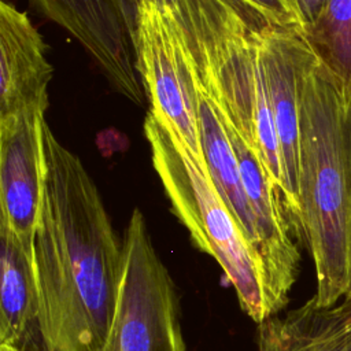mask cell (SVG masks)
Segmentation results:
<instances>
[{
  "label": "cell",
  "instance_id": "6da1fadb",
  "mask_svg": "<svg viewBox=\"0 0 351 351\" xmlns=\"http://www.w3.org/2000/svg\"><path fill=\"white\" fill-rule=\"evenodd\" d=\"M47 181L33 243L44 351H103L117 311L123 243L80 158L45 123Z\"/></svg>",
  "mask_w": 351,
  "mask_h": 351
},
{
  "label": "cell",
  "instance_id": "7a4b0ae2",
  "mask_svg": "<svg viewBox=\"0 0 351 351\" xmlns=\"http://www.w3.org/2000/svg\"><path fill=\"white\" fill-rule=\"evenodd\" d=\"M298 240L314 263L313 299L351 293V90L317 58L300 90Z\"/></svg>",
  "mask_w": 351,
  "mask_h": 351
},
{
  "label": "cell",
  "instance_id": "3957f363",
  "mask_svg": "<svg viewBox=\"0 0 351 351\" xmlns=\"http://www.w3.org/2000/svg\"><path fill=\"white\" fill-rule=\"evenodd\" d=\"M219 115L261 156L282 197V162L262 64L267 25L237 0H180L176 15Z\"/></svg>",
  "mask_w": 351,
  "mask_h": 351
},
{
  "label": "cell",
  "instance_id": "277c9868",
  "mask_svg": "<svg viewBox=\"0 0 351 351\" xmlns=\"http://www.w3.org/2000/svg\"><path fill=\"white\" fill-rule=\"evenodd\" d=\"M144 133L171 208L193 244L222 267L241 310L252 321L261 324L273 317L262 265L208 173L151 112L145 117Z\"/></svg>",
  "mask_w": 351,
  "mask_h": 351
},
{
  "label": "cell",
  "instance_id": "5b68a950",
  "mask_svg": "<svg viewBox=\"0 0 351 351\" xmlns=\"http://www.w3.org/2000/svg\"><path fill=\"white\" fill-rule=\"evenodd\" d=\"M117 311L103 351H186L174 282L136 208L123 237Z\"/></svg>",
  "mask_w": 351,
  "mask_h": 351
},
{
  "label": "cell",
  "instance_id": "8992f818",
  "mask_svg": "<svg viewBox=\"0 0 351 351\" xmlns=\"http://www.w3.org/2000/svg\"><path fill=\"white\" fill-rule=\"evenodd\" d=\"M133 48L149 112L207 171L197 117L199 71L182 26L174 15L140 4Z\"/></svg>",
  "mask_w": 351,
  "mask_h": 351
},
{
  "label": "cell",
  "instance_id": "52a82bcc",
  "mask_svg": "<svg viewBox=\"0 0 351 351\" xmlns=\"http://www.w3.org/2000/svg\"><path fill=\"white\" fill-rule=\"evenodd\" d=\"M261 55L270 111L281 152L282 202L298 239L300 90L303 78L317 56L300 30L271 25H265L262 29Z\"/></svg>",
  "mask_w": 351,
  "mask_h": 351
},
{
  "label": "cell",
  "instance_id": "ba28073f",
  "mask_svg": "<svg viewBox=\"0 0 351 351\" xmlns=\"http://www.w3.org/2000/svg\"><path fill=\"white\" fill-rule=\"evenodd\" d=\"M45 110L0 118V221L33 252L47 181Z\"/></svg>",
  "mask_w": 351,
  "mask_h": 351
},
{
  "label": "cell",
  "instance_id": "9c48e42d",
  "mask_svg": "<svg viewBox=\"0 0 351 351\" xmlns=\"http://www.w3.org/2000/svg\"><path fill=\"white\" fill-rule=\"evenodd\" d=\"M30 1L82 45L119 93L136 104L144 101L132 38L110 0Z\"/></svg>",
  "mask_w": 351,
  "mask_h": 351
},
{
  "label": "cell",
  "instance_id": "30bf717a",
  "mask_svg": "<svg viewBox=\"0 0 351 351\" xmlns=\"http://www.w3.org/2000/svg\"><path fill=\"white\" fill-rule=\"evenodd\" d=\"M53 67L45 43L26 12L0 3V118L48 107Z\"/></svg>",
  "mask_w": 351,
  "mask_h": 351
},
{
  "label": "cell",
  "instance_id": "8fae6325",
  "mask_svg": "<svg viewBox=\"0 0 351 351\" xmlns=\"http://www.w3.org/2000/svg\"><path fill=\"white\" fill-rule=\"evenodd\" d=\"M0 344L44 351L33 252L0 221Z\"/></svg>",
  "mask_w": 351,
  "mask_h": 351
},
{
  "label": "cell",
  "instance_id": "7c38bea8",
  "mask_svg": "<svg viewBox=\"0 0 351 351\" xmlns=\"http://www.w3.org/2000/svg\"><path fill=\"white\" fill-rule=\"evenodd\" d=\"M256 351H351V293L333 306L311 296L258 324Z\"/></svg>",
  "mask_w": 351,
  "mask_h": 351
},
{
  "label": "cell",
  "instance_id": "4fadbf2b",
  "mask_svg": "<svg viewBox=\"0 0 351 351\" xmlns=\"http://www.w3.org/2000/svg\"><path fill=\"white\" fill-rule=\"evenodd\" d=\"M197 117L200 144L208 177L259 259L255 217L243 188L237 158L218 110L202 85L200 75L197 86Z\"/></svg>",
  "mask_w": 351,
  "mask_h": 351
},
{
  "label": "cell",
  "instance_id": "5bb4252c",
  "mask_svg": "<svg viewBox=\"0 0 351 351\" xmlns=\"http://www.w3.org/2000/svg\"><path fill=\"white\" fill-rule=\"evenodd\" d=\"M303 36L318 60L351 90V0H330Z\"/></svg>",
  "mask_w": 351,
  "mask_h": 351
},
{
  "label": "cell",
  "instance_id": "9a60e30c",
  "mask_svg": "<svg viewBox=\"0 0 351 351\" xmlns=\"http://www.w3.org/2000/svg\"><path fill=\"white\" fill-rule=\"evenodd\" d=\"M248 11L259 16L267 25L284 29L302 30L300 21L289 0H237Z\"/></svg>",
  "mask_w": 351,
  "mask_h": 351
},
{
  "label": "cell",
  "instance_id": "2e32d148",
  "mask_svg": "<svg viewBox=\"0 0 351 351\" xmlns=\"http://www.w3.org/2000/svg\"><path fill=\"white\" fill-rule=\"evenodd\" d=\"M289 3L300 21L302 30H304L319 19L330 0H289Z\"/></svg>",
  "mask_w": 351,
  "mask_h": 351
},
{
  "label": "cell",
  "instance_id": "e0dca14e",
  "mask_svg": "<svg viewBox=\"0 0 351 351\" xmlns=\"http://www.w3.org/2000/svg\"><path fill=\"white\" fill-rule=\"evenodd\" d=\"M115 10L118 11L130 38L132 43L134 41L136 36V27H137V15H138V8H140V1L138 0H110Z\"/></svg>",
  "mask_w": 351,
  "mask_h": 351
},
{
  "label": "cell",
  "instance_id": "ac0fdd59",
  "mask_svg": "<svg viewBox=\"0 0 351 351\" xmlns=\"http://www.w3.org/2000/svg\"><path fill=\"white\" fill-rule=\"evenodd\" d=\"M140 4L155 5L160 11H165L171 15H178L180 12V0H138Z\"/></svg>",
  "mask_w": 351,
  "mask_h": 351
},
{
  "label": "cell",
  "instance_id": "d6986e66",
  "mask_svg": "<svg viewBox=\"0 0 351 351\" xmlns=\"http://www.w3.org/2000/svg\"><path fill=\"white\" fill-rule=\"evenodd\" d=\"M0 351H23V350H19L14 346H7V344H0Z\"/></svg>",
  "mask_w": 351,
  "mask_h": 351
}]
</instances>
